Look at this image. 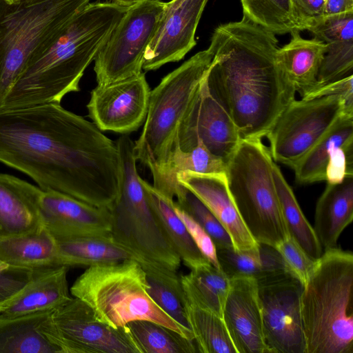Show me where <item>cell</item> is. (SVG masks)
Wrapping results in <instances>:
<instances>
[{"label": "cell", "instance_id": "cell-1", "mask_svg": "<svg viewBox=\"0 0 353 353\" xmlns=\"http://www.w3.org/2000/svg\"><path fill=\"white\" fill-rule=\"evenodd\" d=\"M0 161L54 190L110 208L119 191L116 142L60 103L0 110Z\"/></svg>", "mask_w": 353, "mask_h": 353}, {"label": "cell", "instance_id": "cell-2", "mask_svg": "<svg viewBox=\"0 0 353 353\" xmlns=\"http://www.w3.org/2000/svg\"><path fill=\"white\" fill-rule=\"evenodd\" d=\"M209 48L210 91L242 139L266 137L296 93L277 62L275 34L243 17L218 26Z\"/></svg>", "mask_w": 353, "mask_h": 353}, {"label": "cell", "instance_id": "cell-3", "mask_svg": "<svg viewBox=\"0 0 353 353\" xmlns=\"http://www.w3.org/2000/svg\"><path fill=\"white\" fill-rule=\"evenodd\" d=\"M129 6L89 3L32 56L0 103V110L60 103L79 91L88 65Z\"/></svg>", "mask_w": 353, "mask_h": 353}, {"label": "cell", "instance_id": "cell-4", "mask_svg": "<svg viewBox=\"0 0 353 353\" xmlns=\"http://www.w3.org/2000/svg\"><path fill=\"white\" fill-rule=\"evenodd\" d=\"M305 353H353V254L324 251L303 285Z\"/></svg>", "mask_w": 353, "mask_h": 353}, {"label": "cell", "instance_id": "cell-5", "mask_svg": "<svg viewBox=\"0 0 353 353\" xmlns=\"http://www.w3.org/2000/svg\"><path fill=\"white\" fill-rule=\"evenodd\" d=\"M119 154L121 182L118 196L108 210L111 236L141 265L177 271L181 259L168 238L139 176L134 141L122 135L115 141Z\"/></svg>", "mask_w": 353, "mask_h": 353}, {"label": "cell", "instance_id": "cell-6", "mask_svg": "<svg viewBox=\"0 0 353 353\" xmlns=\"http://www.w3.org/2000/svg\"><path fill=\"white\" fill-rule=\"evenodd\" d=\"M148 283L141 265L134 259L88 267L70 292L85 303L97 319L119 328L134 321H150L194 341L190 330L165 313L148 294Z\"/></svg>", "mask_w": 353, "mask_h": 353}, {"label": "cell", "instance_id": "cell-7", "mask_svg": "<svg viewBox=\"0 0 353 353\" xmlns=\"http://www.w3.org/2000/svg\"><path fill=\"white\" fill-rule=\"evenodd\" d=\"M213 59L208 48L165 76L151 90L142 132L134 142L137 161L157 176L176 145L179 125Z\"/></svg>", "mask_w": 353, "mask_h": 353}, {"label": "cell", "instance_id": "cell-8", "mask_svg": "<svg viewBox=\"0 0 353 353\" xmlns=\"http://www.w3.org/2000/svg\"><path fill=\"white\" fill-rule=\"evenodd\" d=\"M268 148L242 139L227 161L228 187L241 219L257 243L276 248L288 237L274 185Z\"/></svg>", "mask_w": 353, "mask_h": 353}, {"label": "cell", "instance_id": "cell-9", "mask_svg": "<svg viewBox=\"0 0 353 353\" xmlns=\"http://www.w3.org/2000/svg\"><path fill=\"white\" fill-rule=\"evenodd\" d=\"M90 0H0V103L34 52Z\"/></svg>", "mask_w": 353, "mask_h": 353}, {"label": "cell", "instance_id": "cell-10", "mask_svg": "<svg viewBox=\"0 0 353 353\" xmlns=\"http://www.w3.org/2000/svg\"><path fill=\"white\" fill-rule=\"evenodd\" d=\"M345 112L353 108L339 95L294 99L266 137L274 161L294 170Z\"/></svg>", "mask_w": 353, "mask_h": 353}, {"label": "cell", "instance_id": "cell-11", "mask_svg": "<svg viewBox=\"0 0 353 353\" xmlns=\"http://www.w3.org/2000/svg\"><path fill=\"white\" fill-rule=\"evenodd\" d=\"M164 6L160 0H143L129 6L94 59L98 84L111 83L142 72L144 54Z\"/></svg>", "mask_w": 353, "mask_h": 353}, {"label": "cell", "instance_id": "cell-12", "mask_svg": "<svg viewBox=\"0 0 353 353\" xmlns=\"http://www.w3.org/2000/svg\"><path fill=\"white\" fill-rule=\"evenodd\" d=\"M42 331L59 353H141L127 325L104 324L76 297L54 309Z\"/></svg>", "mask_w": 353, "mask_h": 353}, {"label": "cell", "instance_id": "cell-13", "mask_svg": "<svg viewBox=\"0 0 353 353\" xmlns=\"http://www.w3.org/2000/svg\"><path fill=\"white\" fill-rule=\"evenodd\" d=\"M257 284L263 336L270 353H305L301 311L303 284L289 274Z\"/></svg>", "mask_w": 353, "mask_h": 353}, {"label": "cell", "instance_id": "cell-14", "mask_svg": "<svg viewBox=\"0 0 353 353\" xmlns=\"http://www.w3.org/2000/svg\"><path fill=\"white\" fill-rule=\"evenodd\" d=\"M241 139L230 115L210 91L205 75L179 125L176 145L189 151L201 142L227 163Z\"/></svg>", "mask_w": 353, "mask_h": 353}, {"label": "cell", "instance_id": "cell-15", "mask_svg": "<svg viewBox=\"0 0 353 353\" xmlns=\"http://www.w3.org/2000/svg\"><path fill=\"white\" fill-rule=\"evenodd\" d=\"M151 90L141 72L108 84H98L90 94L88 116L101 131L127 134L145 122Z\"/></svg>", "mask_w": 353, "mask_h": 353}, {"label": "cell", "instance_id": "cell-16", "mask_svg": "<svg viewBox=\"0 0 353 353\" xmlns=\"http://www.w3.org/2000/svg\"><path fill=\"white\" fill-rule=\"evenodd\" d=\"M208 1L165 3L155 33L146 48L142 69L154 70L185 57L196 45V30Z\"/></svg>", "mask_w": 353, "mask_h": 353}, {"label": "cell", "instance_id": "cell-17", "mask_svg": "<svg viewBox=\"0 0 353 353\" xmlns=\"http://www.w3.org/2000/svg\"><path fill=\"white\" fill-rule=\"evenodd\" d=\"M37 208L43 225L55 239L111 235L108 208L54 190H42Z\"/></svg>", "mask_w": 353, "mask_h": 353}, {"label": "cell", "instance_id": "cell-18", "mask_svg": "<svg viewBox=\"0 0 353 353\" xmlns=\"http://www.w3.org/2000/svg\"><path fill=\"white\" fill-rule=\"evenodd\" d=\"M223 319L237 353H270L265 342L257 281L230 279Z\"/></svg>", "mask_w": 353, "mask_h": 353}, {"label": "cell", "instance_id": "cell-19", "mask_svg": "<svg viewBox=\"0 0 353 353\" xmlns=\"http://www.w3.org/2000/svg\"><path fill=\"white\" fill-rule=\"evenodd\" d=\"M177 181L193 193L212 212L230 236L234 249L257 248L229 192L225 174H199L189 171L176 175Z\"/></svg>", "mask_w": 353, "mask_h": 353}, {"label": "cell", "instance_id": "cell-20", "mask_svg": "<svg viewBox=\"0 0 353 353\" xmlns=\"http://www.w3.org/2000/svg\"><path fill=\"white\" fill-rule=\"evenodd\" d=\"M42 190L0 173V239L36 232L43 228L37 203Z\"/></svg>", "mask_w": 353, "mask_h": 353}, {"label": "cell", "instance_id": "cell-21", "mask_svg": "<svg viewBox=\"0 0 353 353\" xmlns=\"http://www.w3.org/2000/svg\"><path fill=\"white\" fill-rule=\"evenodd\" d=\"M353 113L345 112L294 168L300 184L325 181L328 167L341 160H352Z\"/></svg>", "mask_w": 353, "mask_h": 353}, {"label": "cell", "instance_id": "cell-22", "mask_svg": "<svg viewBox=\"0 0 353 353\" xmlns=\"http://www.w3.org/2000/svg\"><path fill=\"white\" fill-rule=\"evenodd\" d=\"M288 43L277 50V62L301 99L319 88L318 74L327 44L317 39H305L299 31L291 33Z\"/></svg>", "mask_w": 353, "mask_h": 353}, {"label": "cell", "instance_id": "cell-23", "mask_svg": "<svg viewBox=\"0 0 353 353\" xmlns=\"http://www.w3.org/2000/svg\"><path fill=\"white\" fill-rule=\"evenodd\" d=\"M68 267L37 270L22 291L0 313L8 316L53 310L72 299L67 281Z\"/></svg>", "mask_w": 353, "mask_h": 353}, {"label": "cell", "instance_id": "cell-24", "mask_svg": "<svg viewBox=\"0 0 353 353\" xmlns=\"http://www.w3.org/2000/svg\"><path fill=\"white\" fill-rule=\"evenodd\" d=\"M353 219V176L327 183L317 201L313 229L325 250L336 247L344 229Z\"/></svg>", "mask_w": 353, "mask_h": 353}, {"label": "cell", "instance_id": "cell-25", "mask_svg": "<svg viewBox=\"0 0 353 353\" xmlns=\"http://www.w3.org/2000/svg\"><path fill=\"white\" fill-rule=\"evenodd\" d=\"M226 164L201 142L189 151H183L176 145L163 168L153 177L152 186L165 198L176 201L186 190L177 181L179 173L189 171L199 174H225Z\"/></svg>", "mask_w": 353, "mask_h": 353}, {"label": "cell", "instance_id": "cell-26", "mask_svg": "<svg viewBox=\"0 0 353 353\" xmlns=\"http://www.w3.org/2000/svg\"><path fill=\"white\" fill-rule=\"evenodd\" d=\"M53 310L15 316L0 314V353H59L42 331Z\"/></svg>", "mask_w": 353, "mask_h": 353}, {"label": "cell", "instance_id": "cell-27", "mask_svg": "<svg viewBox=\"0 0 353 353\" xmlns=\"http://www.w3.org/2000/svg\"><path fill=\"white\" fill-rule=\"evenodd\" d=\"M221 270L230 278L245 276L257 282L289 274L283 260L273 246L259 243L257 248L216 250Z\"/></svg>", "mask_w": 353, "mask_h": 353}, {"label": "cell", "instance_id": "cell-28", "mask_svg": "<svg viewBox=\"0 0 353 353\" xmlns=\"http://www.w3.org/2000/svg\"><path fill=\"white\" fill-rule=\"evenodd\" d=\"M0 262L30 269L58 266L56 239L44 226L36 232L1 238Z\"/></svg>", "mask_w": 353, "mask_h": 353}, {"label": "cell", "instance_id": "cell-29", "mask_svg": "<svg viewBox=\"0 0 353 353\" xmlns=\"http://www.w3.org/2000/svg\"><path fill=\"white\" fill-rule=\"evenodd\" d=\"M59 265L94 266L133 259L111 235L56 239Z\"/></svg>", "mask_w": 353, "mask_h": 353}, {"label": "cell", "instance_id": "cell-30", "mask_svg": "<svg viewBox=\"0 0 353 353\" xmlns=\"http://www.w3.org/2000/svg\"><path fill=\"white\" fill-rule=\"evenodd\" d=\"M190 270L180 276L186 301L223 318L230 279L211 263Z\"/></svg>", "mask_w": 353, "mask_h": 353}, {"label": "cell", "instance_id": "cell-31", "mask_svg": "<svg viewBox=\"0 0 353 353\" xmlns=\"http://www.w3.org/2000/svg\"><path fill=\"white\" fill-rule=\"evenodd\" d=\"M272 174L289 235L312 259L319 260L323 253V249L313 227L303 214L291 187L274 160Z\"/></svg>", "mask_w": 353, "mask_h": 353}, {"label": "cell", "instance_id": "cell-32", "mask_svg": "<svg viewBox=\"0 0 353 353\" xmlns=\"http://www.w3.org/2000/svg\"><path fill=\"white\" fill-rule=\"evenodd\" d=\"M143 183L163 228L183 264L193 270L210 263L200 252L185 225L175 213L172 207L174 201L165 198L143 179Z\"/></svg>", "mask_w": 353, "mask_h": 353}, {"label": "cell", "instance_id": "cell-33", "mask_svg": "<svg viewBox=\"0 0 353 353\" xmlns=\"http://www.w3.org/2000/svg\"><path fill=\"white\" fill-rule=\"evenodd\" d=\"M141 266L146 274L150 298L177 323L190 330L185 314V294L176 271L153 265Z\"/></svg>", "mask_w": 353, "mask_h": 353}, {"label": "cell", "instance_id": "cell-34", "mask_svg": "<svg viewBox=\"0 0 353 353\" xmlns=\"http://www.w3.org/2000/svg\"><path fill=\"white\" fill-rule=\"evenodd\" d=\"M243 17L278 34L305 30L294 0H240Z\"/></svg>", "mask_w": 353, "mask_h": 353}, {"label": "cell", "instance_id": "cell-35", "mask_svg": "<svg viewBox=\"0 0 353 353\" xmlns=\"http://www.w3.org/2000/svg\"><path fill=\"white\" fill-rule=\"evenodd\" d=\"M188 323L197 351L201 353H237L223 319L185 303Z\"/></svg>", "mask_w": 353, "mask_h": 353}, {"label": "cell", "instance_id": "cell-36", "mask_svg": "<svg viewBox=\"0 0 353 353\" xmlns=\"http://www.w3.org/2000/svg\"><path fill=\"white\" fill-rule=\"evenodd\" d=\"M141 353H195L194 341L157 323L138 320L128 323Z\"/></svg>", "mask_w": 353, "mask_h": 353}, {"label": "cell", "instance_id": "cell-37", "mask_svg": "<svg viewBox=\"0 0 353 353\" xmlns=\"http://www.w3.org/2000/svg\"><path fill=\"white\" fill-rule=\"evenodd\" d=\"M175 203L190 214L209 234L216 250L234 248L230 234L212 212L188 189Z\"/></svg>", "mask_w": 353, "mask_h": 353}, {"label": "cell", "instance_id": "cell-38", "mask_svg": "<svg viewBox=\"0 0 353 353\" xmlns=\"http://www.w3.org/2000/svg\"><path fill=\"white\" fill-rule=\"evenodd\" d=\"M327 44L317 77L319 88L347 76L353 67V40Z\"/></svg>", "mask_w": 353, "mask_h": 353}, {"label": "cell", "instance_id": "cell-39", "mask_svg": "<svg viewBox=\"0 0 353 353\" xmlns=\"http://www.w3.org/2000/svg\"><path fill=\"white\" fill-rule=\"evenodd\" d=\"M307 30L325 43L353 40V10L325 15Z\"/></svg>", "mask_w": 353, "mask_h": 353}, {"label": "cell", "instance_id": "cell-40", "mask_svg": "<svg viewBox=\"0 0 353 353\" xmlns=\"http://www.w3.org/2000/svg\"><path fill=\"white\" fill-rule=\"evenodd\" d=\"M275 248L281 254L289 273L303 286L317 261L312 259L290 236L280 242Z\"/></svg>", "mask_w": 353, "mask_h": 353}, {"label": "cell", "instance_id": "cell-41", "mask_svg": "<svg viewBox=\"0 0 353 353\" xmlns=\"http://www.w3.org/2000/svg\"><path fill=\"white\" fill-rule=\"evenodd\" d=\"M37 270L0 263V313L26 286Z\"/></svg>", "mask_w": 353, "mask_h": 353}, {"label": "cell", "instance_id": "cell-42", "mask_svg": "<svg viewBox=\"0 0 353 353\" xmlns=\"http://www.w3.org/2000/svg\"><path fill=\"white\" fill-rule=\"evenodd\" d=\"M172 207L200 252L214 268L221 270L215 245L209 234L190 214L179 207L174 201L172 203Z\"/></svg>", "mask_w": 353, "mask_h": 353}, {"label": "cell", "instance_id": "cell-43", "mask_svg": "<svg viewBox=\"0 0 353 353\" xmlns=\"http://www.w3.org/2000/svg\"><path fill=\"white\" fill-rule=\"evenodd\" d=\"M353 76L349 74L341 79L320 86L306 99L325 96L339 95L342 97L348 108H353Z\"/></svg>", "mask_w": 353, "mask_h": 353}, {"label": "cell", "instance_id": "cell-44", "mask_svg": "<svg viewBox=\"0 0 353 353\" xmlns=\"http://www.w3.org/2000/svg\"><path fill=\"white\" fill-rule=\"evenodd\" d=\"M327 0H294L299 18L307 30L325 16Z\"/></svg>", "mask_w": 353, "mask_h": 353}, {"label": "cell", "instance_id": "cell-45", "mask_svg": "<svg viewBox=\"0 0 353 353\" xmlns=\"http://www.w3.org/2000/svg\"><path fill=\"white\" fill-rule=\"evenodd\" d=\"M353 10V0H327L325 15Z\"/></svg>", "mask_w": 353, "mask_h": 353}, {"label": "cell", "instance_id": "cell-46", "mask_svg": "<svg viewBox=\"0 0 353 353\" xmlns=\"http://www.w3.org/2000/svg\"><path fill=\"white\" fill-rule=\"evenodd\" d=\"M113 2L125 6H130L132 5H134L137 3H139L140 1H142L143 0H112Z\"/></svg>", "mask_w": 353, "mask_h": 353}, {"label": "cell", "instance_id": "cell-47", "mask_svg": "<svg viewBox=\"0 0 353 353\" xmlns=\"http://www.w3.org/2000/svg\"><path fill=\"white\" fill-rule=\"evenodd\" d=\"M6 1H7L8 2H17V1H19L21 0H6Z\"/></svg>", "mask_w": 353, "mask_h": 353}]
</instances>
